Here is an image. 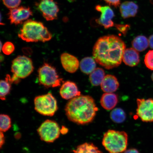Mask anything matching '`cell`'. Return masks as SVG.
Instances as JSON below:
<instances>
[{
	"label": "cell",
	"mask_w": 153,
	"mask_h": 153,
	"mask_svg": "<svg viewBox=\"0 0 153 153\" xmlns=\"http://www.w3.org/2000/svg\"><path fill=\"white\" fill-rule=\"evenodd\" d=\"M126 49L125 43L120 37L113 35L103 36L94 47L93 58L105 68L111 69L121 64Z\"/></svg>",
	"instance_id": "1"
},
{
	"label": "cell",
	"mask_w": 153,
	"mask_h": 153,
	"mask_svg": "<svg viewBox=\"0 0 153 153\" xmlns=\"http://www.w3.org/2000/svg\"><path fill=\"white\" fill-rule=\"evenodd\" d=\"M65 110L69 120L83 125L93 121L98 109L92 97L81 95L71 99Z\"/></svg>",
	"instance_id": "2"
},
{
	"label": "cell",
	"mask_w": 153,
	"mask_h": 153,
	"mask_svg": "<svg viewBox=\"0 0 153 153\" xmlns=\"http://www.w3.org/2000/svg\"><path fill=\"white\" fill-rule=\"evenodd\" d=\"M19 38L27 42L49 41L52 34L42 23L29 20L25 22L19 31Z\"/></svg>",
	"instance_id": "3"
},
{
	"label": "cell",
	"mask_w": 153,
	"mask_h": 153,
	"mask_svg": "<svg viewBox=\"0 0 153 153\" xmlns=\"http://www.w3.org/2000/svg\"><path fill=\"white\" fill-rule=\"evenodd\" d=\"M128 135L124 131L109 130L104 134L102 144L109 153H121L127 148Z\"/></svg>",
	"instance_id": "4"
},
{
	"label": "cell",
	"mask_w": 153,
	"mask_h": 153,
	"mask_svg": "<svg viewBox=\"0 0 153 153\" xmlns=\"http://www.w3.org/2000/svg\"><path fill=\"white\" fill-rule=\"evenodd\" d=\"M34 69L31 59L24 55L17 56L13 61L11 66L13 83L18 84L21 79L27 77L33 72Z\"/></svg>",
	"instance_id": "5"
},
{
	"label": "cell",
	"mask_w": 153,
	"mask_h": 153,
	"mask_svg": "<svg viewBox=\"0 0 153 153\" xmlns=\"http://www.w3.org/2000/svg\"><path fill=\"white\" fill-rule=\"evenodd\" d=\"M38 79L40 85L47 88L59 87L64 83L54 67L45 63L38 70Z\"/></svg>",
	"instance_id": "6"
},
{
	"label": "cell",
	"mask_w": 153,
	"mask_h": 153,
	"mask_svg": "<svg viewBox=\"0 0 153 153\" xmlns=\"http://www.w3.org/2000/svg\"><path fill=\"white\" fill-rule=\"evenodd\" d=\"M34 105L36 111L45 116H53L58 108L56 99L51 93L36 97Z\"/></svg>",
	"instance_id": "7"
},
{
	"label": "cell",
	"mask_w": 153,
	"mask_h": 153,
	"mask_svg": "<svg viewBox=\"0 0 153 153\" xmlns=\"http://www.w3.org/2000/svg\"><path fill=\"white\" fill-rule=\"evenodd\" d=\"M60 129L59 124L54 120H47L41 124L37 129L40 139L45 142H54L60 137Z\"/></svg>",
	"instance_id": "8"
},
{
	"label": "cell",
	"mask_w": 153,
	"mask_h": 153,
	"mask_svg": "<svg viewBox=\"0 0 153 153\" xmlns=\"http://www.w3.org/2000/svg\"><path fill=\"white\" fill-rule=\"evenodd\" d=\"M137 114L143 122H153V99H137Z\"/></svg>",
	"instance_id": "9"
},
{
	"label": "cell",
	"mask_w": 153,
	"mask_h": 153,
	"mask_svg": "<svg viewBox=\"0 0 153 153\" xmlns=\"http://www.w3.org/2000/svg\"><path fill=\"white\" fill-rule=\"evenodd\" d=\"M37 5L38 9L47 21H53L57 19L59 8L53 0H42Z\"/></svg>",
	"instance_id": "10"
},
{
	"label": "cell",
	"mask_w": 153,
	"mask_h": 153,
	"mask_svg": "<svg viewBox=\"0 0 153 153\" xmlns=\"http://www.w3.org/2000/svg\"><path fill=\"white\" fill-rule=\"evenodd\" d=\"M33 15V13L29 7H19L10 9L8 14L9 20L11 24H22Z\"/></svg>",
	"instance_id": "11"
},
{
	"label": "cell",
	"mask_w": 153,
	"mask_h": 153,
	"mask_svg": "<svg viewBox=\"0 0 153 153\" xmlns=\"http://www.w3.org/2000/svg\"><path fill=\"white\" fill-rule=\"evenodd\" d=\"M95 9L101 14L100 18L97 20V23L106 29L114 26V22L112 20L114 16V13L110 7L108 6H102L97 5L95 7Z\"/></svg>",
	"instance_id": "12"
},
{
	"label": "cell",
	"mask_w": 153,
	"mask_h": 153,
	"mask_svg": "<svg viewBox=\"0 0 153 153\" xmlns=\"http://www.w3.org/2000/svg\"><path fill=\"white\" fill-rule=\"evenodd\" d=\"M60 94L62 98L65 100H71L81 95L76 84L71 81H66L62 84Z\"/></svg>",
	"instance_id": "13"
},
{
	"label": "cell",
	"mask_w": 153,
	"mask_h": 153,
	"mask_svg": "<svg viewBox=\"0 0 153 153\" xmlns=\"http://www.w3.org/2000/svg\"><path fill=\"white\" fill-rule=\"evenodd\" d=\"M60 60L63 68L70 73L75 72L79 68L80 63L76 57L68 53L61 55Z\"/></svg>",
	"instance_id": "14"
},
{
	"label": "cell",
	"mask_w": 153,
	"mask_h": 153,
	"mask_svg": "<svg viewBox=\"0 0 153 153\" xmlns=\"http://www.w3.org/2000/svg\"><path fill=\"white\" fill-rule=\"evenodd\" d=\"M101 89L106 93H113L119 87V83L115 76L110 74L105 76L101 84Z\"/></svg>",
	"instance_id": "15"
},
{
	"label": "cell",
	"mask_w": 153,
	"mask_h": 153,
	"mask_svg": "<svg viewBox=\"0 0 153 153\" xmlns=\"http://www.w3.org/2000/svg\"><path fill=\"white\" fill-rule=\"evenodd\" d=\"M123 61L127 66L131 67L137 66L140 62L138 51L133 48L126 49L123 53Z\"/></svg>",
	"instance_id": "16"
},
{
	"label": "cell",
	"mask_w": 153,
	"mask_h": 153,
	"mask_svg": "<svg viewBox=\"0 0 153 153\" xmlns=\"http://www.w3.org/2000/svg\"><path fill=\"white\" fill-rule=\"evenodd\" d=\"M138 9V6L132 1L124 2L120 5V14L124 19L134 17L137 14Z\"/></svg>",
	"instance_id": "17"
},
{
	"label": "cell",
	"mask_w": 153,
	"mask_h": 153,
	"mask_svg": "<svg viewBox=\"0 0 153 153\" xmlns=\"http://www.w3.org/2000/svg\"><path fill=\"white\" fill-rule=\"evenodd\" d=\"M118 102V96L113 93H105L102 95L100 99L101 106L107 110L113 109Z\"/></svg>",
	"instance_id": "18"
},
{
	"label": "cell",
	"mask_w": 153,
	"mask_h": 153,
	"mask_svg": "<svg viewBox=\"0 0 153 153\" xmlns=\"http://www.w3.org/2000/svg\"><path fill=\"white\" fill-rule=\"evenodd\" d=\"M79 66L82 72L85 74H89L95 70L96 64L94 59L87 57L82 59L80 62Z\"/></svg>",
	"instance_id": "19"
},
{
	"label": "cell",
	"mask_w": 153,
	"mask_h": 153,
	"mask_svg": "<svg viewBox=\"0 0 153 153\" xmlns=\"http://www.w3.org/2000/svg\"><path fill=\"white\" fill-rule=\"evenodd\" d=\"M13 83L11 77L7 74L4 80H1L0 82V97L2 100H6V97L9 94L11 90V84Z\"/></svg>",
	"instance_id": "20"
},
{
	"label": "cell",
	"mask_w": 153,
	"mask_h": 153,
	"mask_svg": "<svg viewBox=\"0 0 153 153\" xmlns=\"http://www.w3.org/2000/svg\"><path fill=\"white\" fill-rule=\"evenodd\" d=\"M105 72L103 69L96 68L94 71L90 74L89 79L92 85L97 86L101 85L105 76Z\"/></svg>",
	"instance_id": "21"
},
{
	"label": "cell",
	"mask_w": 153,
	"mask_h": 153,
	"mask_svg": "<svg viewBox=\"0 0 153 153\" xmlns=\"http://www.w3.org/2000/svg\"><path fill=\"white\" fill-rule=\"evenodd\" d=\"M132 45L135 50L138 52H142L149 46V39L145 36H139L133 40Z\"/></svg>",
	"instance_id": "22"
},
{
	"label": "cell",
	"mask_w": 153,
	"mask_h": 153,
	"mask_svg": "<svg viewBox=\"0 0 153 153\" xmlns=\"http://www.w3.org/2000/svg\"><path fill=\"white\" fill-rule=\"evenodd\" d=\"M73 152L74 153H103L93 143H87L78 145Z\"/></svg>",
	"instance_id": "23"
},
{
	"label": "cell",
	"mask_w": 153,
	"mask_h": 153,
	"mask_svg": "<svg viewBox=\"0 0 153 153\" xmlns=\"http://www.w3.org/2000/svg\"><path fill=\"white\" fill-rule=\"evenodd\" d=\"M111 119L115 123H121L125 121L126 115L125 112L122 108H114L111 112L110 115Z\"/></svg>",
	"instance_id": "24"
},
{
	"label": "cell",
	"mask_w": 153,
	"mask_h": 153,
	"mask_svg": "<svg viewBox=\"0 0 153 153\" xmlns=\"http://www.w3.org/2000/svg\"><path fill=\"white\" fill-rule=\"evenodd\" d=\"M0 130L5 132L10 128L11 126V118L7 114H1L0 115Z\"/></svg>",
	"instance_id": "25"
},
{
	"label": "cell",
	"mask_w": 153,
	"mask_h": 153,
	"mask_svg": "<svg viewBox=\"0 0 153 153\" xmlns=\"http://www.w3.org/2000/svg\"><path fill=\"white\" fill-rule=\"evenodd\" d=\"M144 63L147 68L153 70V50L149 51L145 55Z\"/></svg>",
	"instance_id": "26"
},
{
	"label": "cell",
	"mask_w": 153,
	"mask_h": 153,
	"mask_svg": "<svg viewBox=\"0 0 153 153\" xmlns=\"http://www.w3.org/2000/svg\"><path fill=\"white\" fill-rule=\"evenodd\" d=\"M1 49L4 54L9 55L14 52L15 47L14 44L12 42H7L4 44Z\"/></svg>",
	"instance_id": "27"
},
{
	"label": "cell",
	"mask_w": 153,
	"mask_h": 153,
	"mask_svg": "<svg viewBox=\"0 0 153 153\" xmlns=\"http://www.w3.org/2000/svg\"><path fill=\"white\" fill-rule=\"evenodd\" d=\"M3 1L4 4L7 8L11 9L18 7L22 0H3Z\"/></svg>",
	"instance_id": "28"
},
{
	"label": "cell",
	"mask_w": 153,
	"mask_h": 153,
	"mask_svg": "<svg viewBox=\"0 0 153 153\" xmlns=\"http://www.w3.org/2000/svg\"><path fill=\"white\" fill-rule=\"evenodd\" d=\"M104 1L108 5L116 7L119 6L120 4V0H104Z\"/></svg>",
	"instance_id": "29"
},
{
	"label": "cell",
	"mask_w": 153,
	"mask_h": 153,
	"mask_svg": "<svg viewBox=\"0 0 153 153\" xmlns=\"http://www.w3.org/2000/svg\"><path fill=\"white\" fill-rule=\"evenodd\" d=\"M0 137H1V143H0V146H1L0 147H1V148L2 146L4 144L5 141L4 135L2 131H1Z\"/></svg>",
	"instance_id": "30"
},
{
	"label": "cell",
	"mask_w": 153,
	"mask_h": 153,
	"mask_svg": "<svg viewBox=\"0 0 153 153\" xmlns=\"http://www.w3.org/2000/svg\"><path fill=\"white\" fill-rule=\"evenodd\" d=\"M124 153H139V152L136 149H131L126 150Z\"/></svg>",
	"instance_id": "31"
},
{
	"label": "cell",
	"mask_w": 153,
	"mask_h": 153,
	"mask_svg": "<svg viewBox=\"0 0 153 153\" xmlns=\"http://www.w3.org/2000/svg\"><path fill=\"white\" fill-rule=\"evenodd\" d=\"M149 39V46L153 49V34L150 36Z\"/></svg>",
	"instance_id": "32"
},
{
	"label": "cell",
	"mask_w": 153,
	"mask_h": 153,
	"mask_svg": "<svg viewBox=\"0 0 153 153\" xmlns=\"http://www.w3.org/2000/svg\"><path fill=\"white\" fill-rule=\"evenodd\" d=\"M151 78H152V81H153V73L152 74V76H151Z\"/></svg>",
	"instance_id": "33"
}]
</instances>
